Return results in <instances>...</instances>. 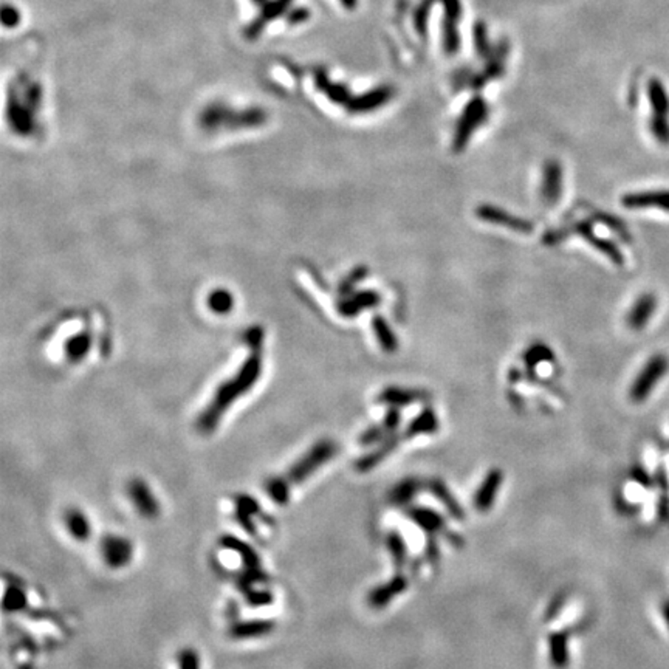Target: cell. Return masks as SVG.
<instances>
[{
	"mask_svg": "<svg viewBox=\"0 0 669 669\" xmlns=\"http://www.w3.org/2000/svg\"><path fill=\"white\" fill-rule=\"evenodd\" d=\"M336 453L338 445L333 440H319V442L311 446L304 456H301L286 473L276 476V478H273L267 482L265 490H267L268 498L274 503H278V505H286L290 499L291 490L295 488L296 485H301L302 482L307 481L310 476H313L321 466H324L332 461Z\"/></svg>",
	"mask_w": 669,
	"mask_h": 669,
	"instance_id": "obj_1",
	"label": "cell"
},
{
	"mask_svg": "<svg viewBox=\"0 0 669 669\" xmlns=\"http://www.w3.org/2000/svg\"><path fill=\"white\" fill-rule=\"evenodd\" d=\"M259 371H261V361L259 360H250L246 363L242 371L239 372L236 378L226 381L225 384L220 386L213 400L209 401V405L203 409L200 417L197 418V428L201 431V433L209 434L217 428L220 423V418L225 416V412L228 411L233 403L243 396L245 392H248L256 380L259 378Z\"/></svg>",
	"mask_w": 669,
	"mask_h": 669,
	"instance_id": "obj_2",
	"label": "cell"
},
{
	"mask_svg": "<svg viewBox=\"0 0 669 669\" xmlns=\"http://www.w3.org/2000/svg\"><path fill=\"white\" fill-rule=\"evenodd\" d=\"M669 371V358L665 353H655L650 356L646 364L641 368L634 383L629 389V398L634 403H643L650 396V392L660 383Z\"/></svg>",
	"mask_w": 669,
	"mask_h": 669,
	"instance_id": "obj_3",
	"label": "cell"
},
{
	"mask_svg": "<svg viewBox=\"0 0 669 669\" xmlns=\"http://www.w3.org/2000/svg\"><path fill=\"white\" fill-rule=\"evenodd\" d=\"M101 556L110 569H123L134 560V544L129 538L121 535H106L101 539Z\"/></svg>",
	"mask_w": 669,
	"mask_h": 669,
	"instance_id": "obj_4",
	"label": "cell"
},
{
	"mask_svg": "<svg viewBox=\"0 0 669 669\" xmlns=\"http://www.w3.org/2000/svg\"><path fill=\"white\" fill-rule=\"evenodd\" d=\"M265 118H267V115H265L263 110L259 109L243 110V112H237L234 115L231 110H228L226 107L213 106L201 116V123L211 127L228 120L233 123V126H259L261 123H263Z\"/></svg>",
	"mask_w": 669,
	"mask_h": 669,
	"instance_id": "obj_5",
	"label": "cell"
},
{
	"mask_svg": "<svg viewBox=\"0 0 669 669\" xmlns=\"http://www.w3.org/2000/svg\"><path fill=\"white\" fill-rule=\"evenodd\" d=\"M476 216H478L481 220L491 225H498L502 228H507V230L522 233V234H528L533 231V223L530 220L519 217L508 213V211L502 209L499 206L494 205H481L476 209Z\"/></svg>",
	"mask_w": 669,
	"mask_h": 669,
	"instance_id": "obj_6",
	"label": "cell"
},
{
	"mask_svg": "<svg viewBox=\"0 0 669 669\" xmlns=\"http://www.w3.org/2000/svg\"><path fill=\"white\" fill-rule=\"evenodd\" d=\"M485 115H487V109H485L482 101H473V103L466 107L462 120L459 121V126H457L454 134L453 148L456 152H462L466 148L473 132L478 129V126L485 120Z\"/></svg>",
	"mask_w": 669,
	"mask_h": 669,
	"instance_id": "obj_7",
	"label": "cell"
},
{
	"mask_svg": "<svg viewBox=\"0 0 669 669\" xmlns=\"http://www.w3.org/2000/svg\"><path fill=\"white\" fill-rule=\"evenodd\" d=\"M127 494H129L132 505L143 518L152 519L160 515L159 499L155 498V493L146 481L140 478L132 479L129 485H127Z\"/></svg>",
	"mask_w": 669,
	"mask_h": 669,
	"instance_id": "obj_8",
	"label": "cell"
},
{
	"mask_svg": "<svg viewBox=\"0 0 669 669\" xmlns=\"http://www.w3.org/2000/svg\"><path fill=\"white\" fill-rule=\"evenodd\" d=\"M564 173L560 161L548 160L543 168V181H540V197L548 206L560 203L563 196Z\"/></svg>",
	"mask_w": 669,
	"mask_h": 669,
	"instance_id": "obj_9",
	"label": "cell"
},
{
	"mask_svg": "<svg viewBox=\"0 0 669 669\" xmlns=\"http://www.w3.org/2000/svg\"><path fill=\"white\" fill-rule=\"evenodd\" d=\"M290 5H291V0H268L267 4L262 5L261 13L245 26V30H243L245 39L254 41L265 30V26H267L268 22L276 21L281 16L286 14Z\"/></svg>",
	"mask_w": 669,
	"mask_h": 669,
	"instance_id": "obj_10",
	"label": "cell"
},
{
	"mask_svg": "<svg viewBox=\"0 0 669 669\" xmlns=\"http://www.w3.org/2000/svg\"><path fill=\"white\" fill-rule=\"evenodd\" d=\"M621 205L629 209L658 208L669 213V189L630 192V194L623 196Z\"/></svg>",
	"mask_w": 669,
	"mask_h": 669,
	"instance_id": "obj_11",
	"label": "cell"
},
{
	"mask_svg": "<svg viewBox=\"0 0 669 669\" xmlns=\"http://www.w3.org/2000/svg\"><path fill=\"white\" fill-rule=\"evenodd\" d=\"M503 473L499 468H493L485 476L481 487L476 491L474 507L479 513H487L491 510L494 501L498 498V493L502 487Z\"/></svg>",
	"mask_w": 669,
	"mask_h": 669,
	"instance_id": "obj_12",
	"label": "cell"
},
{
	"mask_svg": "<svg viewBox=\"0 0 669 669\" xmlns=\"http://www.w3.org/2000/svg\"><path fill=\"white\" fill-rule=\"evenodd\" d=\"M576 231H578V234L583 237V239L588 243H590L595 250H598L600 253L606 256V258H609L612 263L618 265V267L625 263V256H623L618 246L612 241L604 239V237L595 234L590 222H580L578 225H576Z\"/></svg>",
	"mask_w": 669,
	"mask_h": 669,
	"instance_id": "obj_13",
	"label": "cell"
},
{
	"mask_svg": "<svg viewBox=\"0 0 669 669\" xmlns=\"http://www.w3.org/2000/svg\"><path fill=\"white\" fill-rule=\"evenodd\" d=\"M406 589H408V580L403 575H396L388 583H383L369 592L368 595L369 606L373 609L386 608L393 598H397L398 595H401Z\"/></svg>",
	"mask_w": 669,
	"mask_h": 669,
	"instance_id": "obj_14",
	"label": "cell"
},
{
	"mask_svg": "<svg viewBox=\"0 0 669 669\" xmlns=\"http://www.w3.org/2000/svg\"><path fill=\"white\" fill-rule=\"evenodd\" d=\"M657 304H658L657 298L655 295H653V293H643V295H640L638 299L634 302V306L630 307L629 313L626 316L628 327L635 330V332H638V330H643L648 326L650 318L654 316L657 310Z\"/></svg>",
	"mask_w": 669,
	"mask_h": 669,
	"instance_id": "obj_15",
	"label": "cell"
},
{
	"mask_svg": "<svg viewBox=\"0 0 669 669\" xmlns=\"http://www.w3.org/2000/svg\"><path fill=\"white\" fill-rule=\"evenodd\" d=\"M381 302V296L373 290H363L360 293H353V295L344 296L340 304H338V311L346 318H353L360 315L361 311L377 307Z\"/></svg>",
	"mask_w": 669,
	"mask_h": 669,
	"instance_id": "obj_16",
	"label": "cell"
},
{
	"mask_svg": "<svg viewBox=\"0 0 669 669\" xmlns=\"http://www.w3.org/2000/svg\"><path fill=\"white\" fill-rule=\"evenodd\" d=\"M426 400V393L418 389H409V388H400V386H389L383 389L378 396V401L389 405L391 408H403L408 405H414L417 401Z\"/></svg>",
	"mask_w": 669,
	"mask_h": 669,
	"instance_id": "obj_17",
	"label": "cell"
},
{
	"mask_svg": "<svg viewBox=\"0 0 669 669\" xmlns=\"http://www.w3.org/2000/svg\"><path fill=\"white\" fill-rule=\"evenodd\" d=\"M64 524L69 535L78 543H86L91 536V524L86 513L79 508H69L64 513Z\"/></svg>",
	"mask_w": 669,
	"mask_h": 669,
	"instance_id": "obj_18",
	"label": "cell"
},
{
	"mask_svg": "<svg viewBox=\"0 0 669 669\" xmlns=\"http://www.w3.org/2000/svg\"><path fill=\"white\" fill-rule=\"evenodd\" d=\"M408 516L412 519V522L425 530L428 535H437L440 531L446 530L445 519L438 515L437 511L426 508V507H414L408 510Z\"/></svg>",
	"mask_w": 669,
	"mask_h": 669,
	"instance_id": "obj_19",
	"label": "cell"
},
{
	"mask_svg": "<svg viewBox=\"0 0 669 669\" xmlns=\"http://www.w3.org/2000/svg\"><path fill=\"white\" fill-rule=\"evenodd\" d=\"M274 623L270 620H248L239 621L231 626L230 635L236 640H251L271 634Z\"/></svg>",
	"mask_w": 669,
	"mask_h": 669,
	"instance_id": "obj_20",
	"label": "cell"
},
{
	"mask_svg": "<svg viewBox=\"0 0 669 669\" xmlns=\"http://www.w3.org/2000/svg\"><path fill=\"white\" fill-rule=\"evenodd\" d=\"M31 110L26 107V104H21L19 99L13 94H10V99H8V118H10L11 126L14 127L16 132L21 134H29L33 129V116H31Z\"/></svg>",
	"mask_w": 669,
	"mask_h": 669,
	"instance_id": "obj_21",
	"label": "cell"
},
{
	"mask_svg": "<svg viewBox=\"0 0 669 669\" xmlns=\"http://www.w3.org/2000/svg\"><path fill=\"white\" fill-rule=\"evenodd\" d=\"M550 662L556 669H564L569 665V632L558 630L548 638Z\"/></svg>",
	"mask_w": 669,
	"mask_h": 669,
	"instance_id": "obj_22",
	"label": "cell"
},
{
	"mask_svg": "<svg viewBox=\"0 0 669 669\" xmlns=\"http://www.w3.org/2000/svg\"><path fill=\"white\" fill-rule=\"evenodd\" d=\"M398 445V437L397 436H392L389 438L384 440V442L381 443V446H378L377 450H373L371 451L369 454H366L363 456L361 459H358V462L355 463V468L361 471V473H368L371 471L372 468H375V466H378L384 459H386V457L396 450Z\"/></svg>",
	"mask_w": 669,
	"mask_h": 669,
	"instance_id": "obj_23",
	"label": "cell"
},
{
	"mask_svg": "<svg viewBox=\"0 0 669 669\" xmlns=\"http://www.w3.org/2000/svg\"><path fill=\"white\" fill-rule=\"evenodd\" d=\"M438 429V418L433 409H423L420 414L411 421L405 431L406 438H414L418 436H428L434 434Z\"/></svg>",
	"mask_w": 669,
	"mask_h": 669,
	"instance_id": "obj_24",
	"label": "cell"
},
{
	"mask_svg": "<svg viewBox=\"0 0 669 669\" xmlns=\"http://www.w3.org/2000/svg\"><path fill=\"white\" fill-rule=\"evenodd\" d=\"M429 491L433 493L436 496V499L446 508V511L450 513L451 518H454L457 520H462L465 518V511H463L462 505L459 502H457V499L453 496V493L450 491V488H448L442 481H433V482H431L429 483Z\"/></svg>",
	"mask_w": 669,
	"mask_h": 669,
	"instance_id": "obj_25",
	"label": "cell"
},
{
	"mask_svg": "<svg viewBox=\"0 0 669 669\" xmlns=\"http://www.w3.org/2000/svg\"><path fill=\"white\" fill-rule=\"evenodd\" d=\"M372 328H373V333H375V336H377V341H378L383 352L393 353V352L398 351V338H397L396 333H393V330L389 326L386 318H383L380 315L373 316Z\"/></svg>",
	"mask_w": 669,
	"mask_h": 669,
	"instance_id": "obj_26",
	"label": "cell"
},
{
	"mask_svg": "<svg viewBox=\"0 0 669 669\" xmlns=\"http://www.w3.org/2000/svg\"><path fill=\"white\" fill-rule=\"evenodd\" d=\"M254 515H259L258 502L250 496H242L237 499V508H236L237 520H239V524L246 531H250L251 535H254V524H253Z\"/></svg>",
	"mask_w": 669,
	"mask_h": 669,
	"instance_id": "obj_27",
	"label": "cell"
},
{
	"mask_svg": "<svg viewBox=\"0 0 669 669\" xmlns=\"http://www.w3.org/2000/svg\"><path fill=\"white\" fill-rule=\"evenodd\" d=\"M648 91H649V101H650V107H653L654 115L669 116V96L662 82H660L658 79H653L649 82Z\"/></svg>",
	"mask_w": 669,
	"mask_h": 669,
	"instance_id": "obj_28",
	"label": "cell"
},
{
	"mask_svg": "<svg viewBox=\"0 0 669 669\" xmlns=\"http://www.w3.org/2000/svg\"><path fill=\"white\" fill-rule=\"evenodd\" d=\"M553 360H555V353L544 343L531 344L528 349L524 352V364H525V368L530 372L535 371L539 364L550 363Z\"/></svg>",
	"mask_w": 669,
	"mask_h": 669,
	"instance_id": "obj_29",
	"label": "cell"
},
{
	"mask_svg": "<svg viewBox=\"0 0 669 669\" xmlns=\"http://www.w3.org/2000/svg\"><path fill=\"white\" fill-rule=\"evenodd\" d=\"M420 490V482L416 479H406L396 485V488L392 490L391 499L396 505H406L408 502L416 498V494Z\"/></svg>",
	"mask_w": 669,
	"mask_h": 669,
	"instance_id": "obj_30",
	"label": "cell"
},
{
	"mask_svg": "<svg viewBox=\"0 0 669 669\" xmlns=\"http://www.w3.org/2000/svg\"><path fill=\"white\" fill-rule=\"evenodd\" d=\"M386 544L393 563H396V565L400 569V567L405 565L408 556V547L405 539L401 538V535H398V531H391L386 538Z\"/></svg>",
	"mask_w": 669,
	"mask_h": 669,
	"instance_id": "obj_31",
	"label": "cell"
},
{
	"mask_svg": "<svg viewBox=\"0 0 669 669\" xmlns=\"http://www.w3.org/2000/svg\"><path fill=\"white\" fill-rule=\"evenodd\" d=\"M386 99H388V94H386V91L378 90V91H373V94H369V95H366V96H361V98H358V99H353L352 103L349 104V109L352 110V112H355V114L368 112V110H372V109H375V107L381 106Z\"/></svg>",
	"mask_w": 669,
	"mask_h": 669,
	"instance_id": "obj_32",
	"label": "cell"
},
{
	"mask_svg": "<svg viewBox=\"0 0 669 669\" xmlns=\"http://www.w3.org/2000/svg\"><path fill=\"white\" fill-rule=\"evenodd\" d=\"M649 129L653 132L654 139L660 144H669V118L668 116H658L653 115L649 121Z\"/></svg>",
	"mask_w": 669,
	"mask_h": 669,
	"instance_id": "obj_33",
	"label": "cell"
},
{
	"mask_svg": "<svg viewBox=\"0 0 669 669\" xmlns=\"http://www.w3.org/2000/svg\"><path fill=\"white\" fill-rule=\"evenodd\" d=\"M366 276H368V268H366V267H356L355 270H352L340 283V293H341V295L347 296L349 293H352V290L355 288L356 283L363 282L366 279Z\"/></svg>",
	"mask_w": 669,
	"mask_h": 669,
	"instance_id": "obj_34",
	"label": "cell"
},
{
	"mask_svg": "<svg viewBox=\"0 0 669 669\" xmlns=\"http://www.w3.org/2000/svg\"><path fill=\"white\" fill-rule=\"evenodd\" d=\"M392 436H389L386 433V429L383 428V425L380 426H372L369 429H366L364 433L361 434L360 437V443L363 446H369V445H375V443H380V442H384V440L389 438Z\"/></svg>",
	"mask_w": 669,
	"mask_h": 669,
	"instance_id": "obj_35",
	"label": "cell"
},
{
	"mask_svg": "<svg viewBox=\"0 0 669 669\" xmlns=\"http://www.w3.org/2000/svg\"><path fill=\"white\" fill-rule=\"evenodd\" d=\"M41 96H42V90H41L39 84H36V82H29V84L25 86L24 103L26 104V107L31 110V112L36 107H39Z\"/></svg>",
	"mask_w": 669,
	"mask_h": 669,
	"instance_id": "obj_36",
	"label": "cell"
},
{
	"mask_svg": "<svg viewBox=\"0 0 669 669\" xmlns=\"http://www.w3.org/2000/svg\"><path fill=\"white\" fill-rule=\"evenodd\" d=\"M400 421H401V414H400L398 408H391L386 412V416H384L381 425H383L384 429H386V433L389 436H396L397 429L400 426Z\"/></svg>",
	"mask_w": 669,
	"mask_h": 669,
	"instance_id": "obj_37",
	"label": "cell"
},
{
	"mask_svg": "<svg viewBox=\"0 0 669 669\" xmlns=\"http://www.w3.org/2000/svg\"><path fill=\"white\" fill-rule=\"evenodd\" d=\"M231 304H233V299L225 291L214 293V295L211 296V301H209V306L214 311H228V310H230Z\"/></svg>",
	"mask_w": 669,
	"mask_h": 669,
	"instance_id": "obj_38",
	"label": "cell"
},
{
	"mask_svg": "<svg viewBox=\"0 0 669 669\" xmlns=\"http://www.w3.org/2000/svg\"><path fill=\"white\" fill-rule=\"evenodd\" d=\"M21 22V13L13 5H4L2 8V24L6 29H14Z\"/></svg>",
	"mask_w": 669,
	"mask_h": 669,
	"instance_id": "obj_39",
	"label": "cell"
},
{
	"mask_svg": "<svg viewBox=\"0 0 669 669\" xmlns=\"http://www.w3.org/2000/svg\"><path fill=\"white\" fill-rule=\"evenodd\" d=\"M198 657L194 650H183L180 655V669H198Z\"/></svg>",
	"mask_w": 669,
	"mask_h": 669,
	"instance_id": "obj_40",
	"label": "cell"
},
{
	"mask_svg": "<svg viewBox=\"0 0 669 669\" xmlns=\"http://www.w3.org/2000/svg\"><path fill=\"white\" fill-rule=\"evenodd\" d=\"M564 601H565L564 595H558V597L552 603H550V606H548L547 613H545V620L547 621H552L558 615V613H560V610L564 606Z\"/></svg>",
	"mask_w": 669,
	"mask_h": 669,
	"instance_id": "obj_41",
	"label": "cell"
},
{
	"mask_svg": "<svg viewBox=\"0 0 669 669\" xmlns=\"http://www.w3.org/2000/svg\"><path fill=\"white\" fill-rule=\"evenodd\" d=\"M308 16H310V13L306 10V8H298V10H293V11L288 13L287 22L290 25H296V24H301V22H304L306 19H308Z\"/></svg>",
	"mask_w": 669,
	"mask_h": 669,
	"instance_id": "obj_42",
	"label": "cell"
},
{
	"mask_svg": "<svg viewBox=\"0 0 669 669\" xmlns=\"http://www.w3.org/2000/svg\"><path fill=\"white\" fill-rule=\"evenodd\" d=\"M632 478H634V481H637L640 485H643V487H650V479L648 478V474L643 470L635 468L634 471H632Z\"/></svg>",
	"mask_w": 669,
	"mask_h": 669,
	"instance_id": "obj_43",
	"label": "cell"
},
{
	"mask_svg": "<svg viewBox=\"0 0 669 669\" xmlns=\"http://www.w3.org/2000/svg\"><path fill=\"white\" fill-rule=\"evenodd\" d=\"M426 555L431 561H437V558H438V547H437V543L433 539H429L428 540V547H426Z\"/></svg>",
	"mask_w": 669,
	"mask_h": 669,
	"instance_id": "obj_44",
	"label": "cell"
},
{
	"mask_svg": "<svg viewBox=\"0 0 669 669\" xmlns=\"http://www.w3.org/2000/svg\"><path fill=\"white\" fill-rule=\"evenodd\" d=\"M663 617H665V621H666V625L669 628V601H666L663 604Z\"/></svg>",
	"mask_w": 669,
	"mask_h": 669,
	"instance_id": "obj_45",
	"label": "cell"
},
{
	"mask_svg": "<svg viewBox=\"0 0 669 669\" xmlns=\"http://www.w3.org/2000/svg\"><path fill=\"white\" fill-rule=\"evenodd\" d=\"M251 2H253L254 5H258V6H262V5H265V4H267V2H268V0H251Z\"/></svg>",
	"mask_w": 669,
	"mask_h": 669,
	"instance_id": "obj_46",
	"label": "cell"
},
{
	"mask_svg": "<svg viewBox=\"0 0 669 669\" xmlns=\"http://www.w3.org/2000/svg\"><path fill=\"white\" fill-rule=\"evenodd\" d=\"M343 2H344L346 5H352V4H353V0H343Z\"/></svg>",
	"mask_w": 669,
	"mask_h": 669,
	"instance_id": "obj_47",
	"label": "cell"
}]
</instances>
